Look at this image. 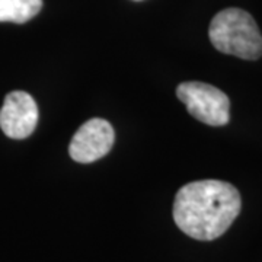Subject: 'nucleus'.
<instances>
[{
  "label": "nucleus",
  "mask_w": 262,
  "mask_h": 262,
  "mask_svg": "<svg viewBox=\"0 0 262 262\" xmlns=\"http://www.w3.org/2000/svg\"><path fill=\"white\" fill-rule=\"evenodd\" d=\"M241 208V194L232 184L219 179L194 181L177 192L173 220L189 237L214 241L227 232Z\"/></svg>",
  "instance_id": "nucleus-1"
},
{
  "label": "nucleus",
  "mask_w": 262,
  "mask_h": 262,
  "mask_svg": "<svg viewBox=\"0 0 262 262\" xmlns=\"http://www.w3.org/2000/svg\"><path fill=\"white\" fill-rule=\"evenodd\" d=\"M208 37L215 50L244 60L262 57V35L252 15L239 8H229L215 15Z\"/></svg>",
  "instance_id": "nucleus-2"
},
{
  "label": "nucleus",
  "mask_w": 262,
  "mask_h": 262,
  "mask_svg": "<svg viewBox=\"0 0 262 262\" xmlns=\"http://www.w3.org/2000/svg\"><path fill=\"white\" fill-rule=\"evenodd\" d=\"M177 96L181 102L185 103L188 113L200 122L222 127L230 120L229 96L213 84L184 82L177 88Z\"/></svg>",
  "instance_id": "nucleus-3"
},
{
  "label": "nucleus",
  "mask_w": 262,
  "mask_h": 262,
  "mask_svg": "<svg viewBox=\"0 0 262 262\" xmlns=\"http://www.w3.org/2000/svg\"><path fill=\"white\" fill-rule=\"evenodd\" d=\"M115 133L103 118H92L76 131L69 146L70 158L77 163H92L113 149Z\"/></svg>",
  "instance_id": "nucleus-4"
},
{
  "label": "nucleus",
  "mask_w": 262,
  "mask_h": 262,
  "mask_svg": "<svg viewBox=\"0 0 262 262\" xmlns=\"http://www.w3.org/2000/svg\"><path fill=\"white\" fill-rule=\"evenodd\" d=\"M38 122V106L27 92L15 91L6 95L0 110V128L15 140L29 137Z\"/></svg>",
  "instance_id": "nucleus-5"
},
{
  "label": "nucleus",
  "mask_w": 262,
  "mask_h": 262,
  "mask_svg": "<svg viewBox=\"0 0 262 262\" xmlns=\"http://www.w3.org/2000/svg\"><path fill=\"white\" fill-rule=\"evenodd\" d=\"M42 0H0V22L25 24L37 16Z\"/></svg>",
  "instance_id": "nucleus-6"
},
{
  "label": "nucleus",
  "mask_w": 262,
  "mask_h": 262,
  "mask_svg": "<svg viewBox=\"0 0 262 262\" xmlns=\"http://www.w3.org/2000/svg\"><path fill=\"white\" fill-rule=\"evenodd\" d=\"M137 2H139V0H137Z\"/></svg>",
  "instance_id": "nucleus-7"
}]
</instances>
